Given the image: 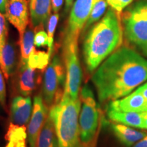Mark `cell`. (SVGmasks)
<instances>
[{
    "mask_svg": "<svg viewBox=\"0 0 147 147\" xmlns=\"http://www.w3.org/2000/svg\"><path fill=\"white\" fill-rule=\"evenodd\" d=\"M40 82L36 69L30 67L28 63H21L18 76V89L23 96L32 95Z\"/></svg>",
    "mask_w": 147,
    "mask_h": 147,
    "instance_id": "5bb4252c",
    "label": "cell"
},
{
    "mask_svg": "<svg viewBox=\"0 0 147 147\" xmlns=\"http://www.w3.org/2000/svg\"><path fill=\"white\" fill-rule=\"evenodd\" d=\"M32 111L33 105L30 97L16 96L11 104V123L18 125L26 126L30 121Z\"/></svg>",
    "mask_w": 147,
    "mask_h": 147,
    "instance_id": "7c38bea8",
    "label": "cell"
},
{
    "mask_svg": "<svg viewBox=\"0 0 147 147\" xmlns=\"http://www.w3.org/2000/svg\"><path fill=\"white\" fill-rule=\"evenodd\" d=\"M143 118H144V125H143V129L147 130V112L143 113Z\"/></svg>",
    "mask_w": 147,
    "mask_h": 147,
    "instance_id": "836d02e7",
    "label": "cell"
},
{
    "mask_svg": "<svg viewBox=\"0 0 147 147\" xmlns=\"http://www.w3.org/2000/svg\"><path fill=\"white\" fill-rule=\"evenodd\" d=\"M133 147H147V134L142 140L136 143Z\"/></svg>",
    "mask_w": 147,
    "mask_h": 147,
    "instance_id": "f546056e",
    "label": "cell"
},
{
    "mask_svg": "<svg viewBox=\"0 0 147 147\" xmlns=\"http://www.w3.org/2000/svg\"><path fill=\"white\" fill-rule=\"evenodd\" d=\"M7 40H8V38H5V37L3 36V35L1 32V30H0V53H1V51H2L3 48L5 46V43H6L7 41H8Z\"/></svg>",
    "mask_w": 147,
    "mask_h": 147,
    "instance_id": "4dcf8cb0",
    "label": "cell"
},
{
    "mask_svg": "<svg viewBox=\"0 0 147 147\" xmlns=\"http://www.w3.org/2000/svg\"><path fill=\"white\" fill-rule=\"evenodd\" d=\"M0 30L5 38H8V30L6 23V17L2 12H0Z\"/></svg>",
    "mask_w": 147,
    "mask_h": 147,
    "instance_id": "4316f807",
    "label": "cell"
},
{
    "mask_svg": "<svg viewBox=\"0 0 147 147\" xmlns=\"http://www.w3.org/2000/svg\"><path fill=\"white\" fill-rule=\"evenodd\" d=\"M49 110L41 95L35 96L32 117L27 126L29 147H36L40 131L49 117Z\"/></svg>",
    "mask_w": 147,
    "mask_h": 147,
    "instance_id": "9c48e42d",
    "label": "cell"
},
{
    "mask_svg": "<svg viewBox=\"0 0 147 147\" xmlns=\"http://www.w3.org/2000/svg\"><path fill=\"white\" fill-rule=\"evenodd\" d=\"M51 55L49 52L36 51V49L31 53L28 59V65L35 69L44 71L50 63Z\"/></svg>",
    "mask_w": 147,
    "mask_h": 147,
    "instance_id": "44dd1931",
    "label": "cell"
},
{
    "mask_svg": "<svg viewBox=\"0 0 147 147\" xmlns=\"http://www.w3.org/2000/svg\"><path fill=\"white\" fill-rule=\"evenodd\" d=\"M107 110L120 112H147V100L136 89L122 98L110 102Z\"/></svg>",
    "mask_w": 147,
    "mask_h": 147,
    "instance_id": "8fae6325",
    "label": "cell"
},
{
    "mask_svg": "<svg viewBox=\"0 0 147 147\" xmlns=\"http://www.w3.org/2000/svg\"><path fill=\"white\" fill-rule=\"evenodd\" d=\"M133 1L134 0H106L108 5L120 16L123 10L131 4Z\"/></svg>",
    "mask_w": 147,
    "mask_h": 147,
    "instance_id": "cb8c5ba5",
    "label": "cell"
},
{
    "mask_svg": "<svg viewBox=\"0 0 147 147\" xmlns=\"http://www.w3.org/2000/svg\"><path fill=\"white\" fill-rule=\"evenodd\" d=\"M80 99L81 108L79 115V131L81 147H97L102 125V110L88 85L82 89Z\"/></svg>",
    "mask_w": 147,
    "mask_h": 147,
    "instance_id": "277c9868",
    "label": "cell"
},
{
    "mask_svg": "<svg viewBox=\"0 0 147 147\" xmlns=\"http://www.w3.org/2000/svg\"><path fill=\"white\" fill-rule=\"evenodd\" d=\"M16 49L13 44L7 41L0 53V69L5 79L13 74L16 68Z\"/></svg>",
    "mask_w": 147,
    "mask_h": 147,
    "instance_id": "e0dca14e",
    "label": "cell"
},
{
    "mask_svg": "<svg viewBox=\"0 0 147 147\" xmlns=\"http://www.w3.org/2000/svg\"><path fill=\"white\" fill-rule=\"evenodd\" d=\"M81 102L73 100L63 93L57 103L49 110L54 123L59 147H81L79 131V115Z\"/></svg>",
    "mask_w": 147,
    "mask_h": 147,
    "instance_id": "3957f363",
    "label": "cell"
},
{
    "mask_svg": "<svg viewBox=\"0 0 147 147\" xmlns=\"http://www.w3.org/2000/svg\"><path fill=\"white\" fill-rule=\"evenodd\" d=\"M137 90L147 100V82L142 85L140 86Z\"/></svg>",
    "mask_w": 147,
    "mask_h": 147,
    "instance_id": "f1b7e54d",
    "label": "cell"
},
{
    "mask_svg": "<svg viewBox=\"0 0 147 147\" xmlns=\"http://www.w3.org/2000/svg\"><path fill=\"white\" fill-rule=\"evenodd\" d=\"M65 11L67 12L69 8H71V5H73L74 0H65Z\"/></svg>",
    "mask_w": 147,
    "mask_h": 147,
    "instance_id": "d6a6232c",
    "label": "cell"
},
{
    "mask_svg": "<svg viewBox=\"0 0 147 147\" xmlns=\"http://www.w3.org/2000/svg\"><path fill=\"white\" fill-rule=\"evenodd\" d=\"M59 15L58 13H54L51 15L49 21L47 22V35L49 40V47H48V52L52 55L53 52V45H54V36L57 25Z\"/></svg>",
    "mask_w": 147,
    "mask_h": 147,
    "instance_id": "603a6c76",
    "label": "cell"
},
{
    "mask_svg": "<svg viewBox=\"0 0 147 147\" xmlns=\"http://www.w3.org/2000/svg\"><path fill=\"white\" fill-rule=\"evenodd\" d=\"M111 129L114 135L123 145L126 147L133 146L136 143L146 136L147 133L138 131L125 125L115 123H112Z\"/></svg>",
    "mask_w": 147,
    "mask_h": 147,
    "instance_id": "9a60e30c",
    "label": "cell"
},
{
    "mask_svg": "<svg viewBox=\"0 0 147 147\" xmlns=\"http://www.w3.org/2000/svg\"><path fill=\"white\" fill-rule=\"evenodd\" d=\"M97 0H75L63 32V44L78 42L81 31Z\"/></svg>",
    "mask_w": 147,
    "mask_h": 147,
    "instance_id": "ba28073f",
    "label": "cell"
},
{
    "mask_svg": "<svg viewBox=\"0 0 147 147\" xmlns=\"http://www.w3.org/2000/svg\"><path fill=\"white\" fill-rule=\"evenodd\" d=\"M34 45L38 48L49 47L48 35L44 29H40L35 31Z\"/></svg>",
    "mask_w": 147,
    "mask_h": 147,
    "instance_id": "d4e9b609",
    "label": "cell"
},
{
    "mask_svg": "<svg viewBox=\"0 0 147 147\" xmlns=\"http://www.w3.org/2000/svg\"><path fill=\"white\" fill-rule=\"evenodd\" d=\"M123 38L121 16L110 8L95 23L84 40L82 52L86 68L93 73L120 47Z\"/></svg>",
    "mask_w": 147,
    "mask_h": 147,
    "instance_id": "7a4b0ae2",
    "label": "cell"
},
{
    "mask_svg": "<svg viewBox=\"0 0 147 147\" xmlns=\"http://www.w3.org/2000/svg\"><path fill=\"white\" fill-rule=\"evenodd\" d=\"M27 131L26 126H21L10 123L5 140L6 141L3 147H27Z\"/></svg>",
    "mask_w": 147,
    "mask_h": 147,
    "instance_id": "ac0fdd59",
    "label": "cell"
},
{
    "mask_svg": "<svg viewBox=\"0 0 147 147\" xmlns=\"http://www.w3.org/2000/svg\"><path fill=\"white\" fill-rule=\"evenodd\" d=\"M36 147H59L54 123L49 115L40 131Z\"/></svg>",
    "mask_w": 147,
    "mask_h": 147,
    "instance_id": "d6986e66",
    "label": "cell"
},
{
    "mask_svg": "<svg viewBox=\"0 0 147 147\" xmlns=\"http://www.w3.org/2000/svg\"><path fill=\"white\" fill-rule=\"evenodd\" d=\"M8 0H0V12L5 14V6Z\"/></svg>",
    "mask_w": 147,
    "mask_h": 147,
    "instance_id": "1f68e13d",
    "label": "cell"
},
{
    "mask_svg": "<svg viewBox=\"0 0 147 147\" xmlns=\"http://www.w3.org/2000/svg\"><path fill=\"white\" fill-rule=\"evenodd\" d=\"M66 71L65 66L58 55H55L45 69L42 84V98L50 109L62 97L61 88L65 87Z\"/></svg>",
    "mask_w": 147,
    "mask_h": 147,
    "instance_id": "8992f818",
    "label": "cell"
},
{
    "mask_svg": "<svg viewBox=\"0 0 147 147\" xmlns=\"http://www.w3.org/2000/svg\"><path fill=\"white\" fill-rule=\"evenodd\" d=\"M78 42L63 44L64 65L66 80L63 93L73 100L79 99V91L82 80V69L78 58Z\"/></svg>",
    "mask_w": 147,
    "mask_h": 147,
    "instance_id": "52a82bcc",
    "label": "cell"
},
{
    "mask_svg": "<svg viewBox=\"0 0 147 147\" xmlns=\"http://www.w3.org/2000/svg\"><path fill=\"white\" fill-rule=\"evenodd\" d=\"M107 116L110 120L114 121L115 123L123 124L135 128L143 129V113L107 110Z\"/></svg>",
    "mask_w": 147,
    "mask_h": 147,
    "instance_id": "2e32d148",
    "label": "cell"
},
{
    "mask_svg": "<svg viewBox=\"0 0 147 147\" xmlns=\"http://www.w3.org/2000/svg\"><path fill=\"white\" fill-rule=\"evenodd\" d=\"M91 80L100 103L119 100L146 81L147 60L130 48H119L95 69Z\"/></svg>",
    "mask_w": 147,
    "mask_h": 147,
    "instance_id": "6da1fadb",
    "label": "cell"
},
{
    "mask_svg": "<svg viewBox=\"0 0 147 147\" xmlns=\"http://www.w3.org/2000/svg\"><path fill=\"white\" fill-rule=\"evenodd\" d=\"M35 31L34 27L29 23L23 36L19 40L21 48V63H28V59L31 53L35 49L34 36Z\"/></svg>",
    "mask_w": 147,
    "mask_h": 147,
    "instance_id": "ffe728a7",
    "label": "cell"
},
{
    "mask_svg": "<svg viewBox=\"0 0 147 147\" xmlns=\"http://www.w3.org/2000/svg\"><path fill=\"white\" fill-rule=\"evenodd\" d=\"M63 3V0H51L52 10L54 13H58Z\"/></svg>",
    "mask_w": 147,
    "mask_h": 147,
    "instance_id": "83f0119b",
    "label": "cell"
},
{
    "mask_svg": "<svg viewBox=\"0 0 147 147\" xmlns=\"http://www.w3.org/2000/svg\"><path fill=\"white\" fill-rule=\"evenodd\" d=\"M29 10L31 25L34 31L44 29L51 16V0H30Z\"/></svg>",
    "mask_w": 147,
    "mask_h": 147,
    "instance_id": "4fadbf2b",
    "label": "cell"
},
{
    "mask_svg": "<svg viewBox=\"0 0 147 147\" xmlns=\"http://www.w3.org/2000/svg\"><path fill=\"white\" fill-rule=\"evenodd\" d=\"M4 78V75L0 69V104L6 110V87Z\"/></svg>",
    "mask_w": 147,
    "mask_h": 147,
    "instance_id": "484cf974",
    "label": "cell"
},
{
    "mask_svg": "<svg viewBox=\"0 0 147 147\" xmlns=\"http://www.w3.org/2000/svg\"><path fill=\"white\" fill-rule=\"evenodd\" d=\"M108 5V4L106 0H97V2L95 3L93 9H92V11L91 14H90L87 23L84 25L83 30H82L84 32L87 29H89L91 25H93V24L100 21L103 14L105 13Z\"/></svg>",
    "mask_w": 147,
    "mask_h": 147,
    "instance_id": "7402d4cb",
    "label": "cell"
},
{
    "mask_svg": "<svg viewBox=\"0 0 147 147\" xmlns=\"http://www.w3.org/2000/svg\"><path fill=\"white\" fill-rule=\"evenodd\" d=\"M121 18L127 41L147 57V1L134 3Z\"/></svg>",
    "mask_w": 147,
    "mask_h": 147,
    "instance_id": "5b68a950",
    "label": "cell"
},
{
    "mask_svg": "<svg viewBox=\"0 0 147 147\" xmlns=\"http://www.w3.org/2000/svg\"><path fill=\"white\" fill-rule=\"evenodd\" d=\"M29 10L27 0H8L5 16L18 31L19 40L29 25Z\"/></svg>",
    "mask_w": 147,
    "mask_h": 147,
    "instance_id": "30bf717a",
    "label": "cell"
}]
</instances>
